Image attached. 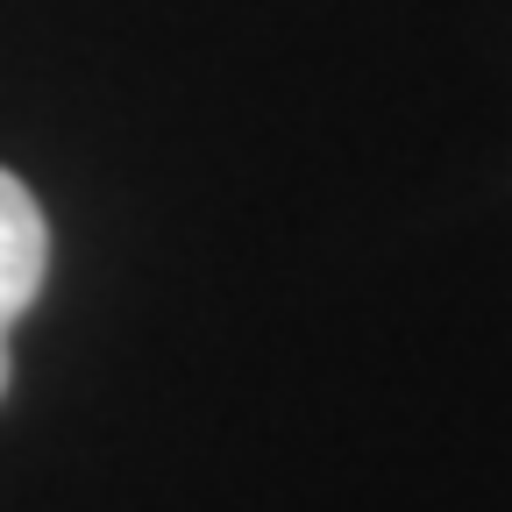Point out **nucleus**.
Listing matches in <instances>:
<instances>
[{
	"instance_id": "obj_1",
	"label": "nucleus",
	"mask_w": 512,
	"mask_h": 512,
	"mask_svg": "<svg viewBox=\"0 0 512 512\" xmlns=\"http://www.w3.org/2000/svg\"><path fill=\"white\" fill-rule=\"evenodd\" d=\"M43 271H50L43 207H36V192L15 171H0V392H8V335H15V320L36 306Z\"/></svg>"
}]
</instances>
